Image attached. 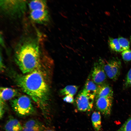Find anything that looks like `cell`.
Returning <instances> with one entry per match:
<instances>
[{"instance_id":"5","label":"cell","mask_w":131,"mask_h":131,"mask_svg":"<svg viewBox=\"0 0 131 131\" xmlns=\"http://www.w3.org/2000/svg\"><path fill=\"white\" fill-rule=\"evenodd\" d=\"M99 61L107 77L114 81L116 80L120 74L121 67L120 61L118 59L113 58L108 61L101 59Z\"/></svg>"},{"instance_id":"25","label":"cell","mask_w":131,"mask_h":131,"mask_svg":"<svg viewBox=\"0 0 131 131\" xmlns=\"http://www.w3.org/2000/svg\"><path fill=\"white\" fill-rule=\"evenodd\" d=\"M22 129L14 128L8 131H22Z\"/></svg>"},{"instance_id":"15","label":"cell","mask_w":131,"mask_h":131,"mask_svg":"<svg viewBox=\"0 0 131 131\" xmlns=\"http://www.w3.org/2000/svg\"><path fill=\"white\" fill-rule=\"evenodd\" d=\"M78 88V86L76 85H68L61 89L60 93L62 95H70L73 96L76 93Z\"/></svg>"},{"instance_id":"12","label":"cell","mask_w":131,"mask_h":131,"mask_svg":"<svg viewBox=\"0 0 131 131\" xmlns=\"http://www.w3.org/2000/svg\"><path fill=\"white\" fill-rule=\"evenodd\" d=\"M98 86L92 80L90 76L87 79L83 90L88 94L96 96Z\"/></svg>"},{"instance_id":"19","label":"cell","mask_w":131,"mask_h":131,"mask_svg":"<svg viewBox=\"0 0 131 131\" xmlns=\"http://www.w3.org/2000/svg\"><path fill=\"white\" fill-rule=\"evenodd\" d=\"M118 39L122 51L129 49L130 43L127 39L123 37H120Z\"/></svg>"},{"instance_id":"23","label":"cell","mask_w":131,"mask_h":131,"mask_svg":"<svg viewBox=\"0 0 131 131\" xmlns=\"http://www.w3.org/2000/svg\"><path fill=\"white\" fill-rule=\"evenodd\" d=\"M5 102L0 101V117L1 119L3 117L5 111Z\"/></svg>"},{"instance_id":"16","label":"cell","mask_w":131,"mask_h":131,"mask_svg":"<svg viewBox=\"0 0 131 131\" xmlns=\"http://www.w3.org/2000/svg\"><path fill=\"white\" fill-rule=\"evenodd\" d=\"M14 128H22V127L17 119L14 118L9 119L7 122L4 127V129L6 131Z\"/></svg>"},{"instance_id":"14","label":"cell","mask_w":131,"mask_h":131,"mask_svg":"<svg viewBox=\"0 0 131 131\" xmlns=\"http://www.w3.org/2000/svg\"><path fill=\"white\" fill-rule=\"evenodd\" d=\"M91 120L93 127L96 131H99L101 128V122L100 113L98 112H94L91 116Z\"/></svg>"},{"instance_id":"20","label":"cell","mask_w":131,"mask_h":131,"mask_svg":"<svg viewBox=\"0 0 131 131\" xmlns=\"http://www.w3.org/2000/svg\"><path fill=\"white\" fill-rule=\"evenodd\" d=\"M116 131H131V116Z\"/></svg>"},{"instance_id":"10","label":"cell","mask_w":131,"mask_h":131,"mask_svg":"<svg viewBox=\"0 0 131 131\" xmlns=\"http://www.w3.org/2000/svg\"><path fill=\"white\" fill-rule=\"evenodd\" d=\"M18 92L16 89L12 88L1 87L0 88V101L5 102L16 96Z\"/></svg>"},{"instance_id":"21","label":"cell","mask_w":131,"mask_h":131,"mask_svg":"<svg viewBox=\"0 0 131 131\" xmlns=\"http://www.w3.org/2000/svg\"><path fill=\"white\" fill-rule=\"evenodd\" d=\"M123 59L127 62L131 61V50L128 49L122 51L121 53Z\"/></svg>"},{"instance_id":"22","label":"cell","mask_w":131,"mask_h":131,"mask_svg":"<svg viewBox=\"0 0 131 131\" xmlns=\"http://www.w3.org/2000/svg\"><path fill=\"white\" fill-rule=\"evenodd\" d=\"M43 127L26 128L22 127V131H43Z\"/></svg>"},{"instance_id":"3","label":"cell","mask_w":131,"mask_h":131,"mask_svg":"<svg viewBox=\"0 0 131 131\" xmlns=\"http://www.w3.org/2000/svg\"><path fill=\"white\" fill-rule=\"evenodd\" d=\"M27 2L24 0H0V9L3 14L15 18L21 16L25 12Z\"/></svg>"},{"instance_id":"9","label":"cell","mask_w":131,"mask_h":131,"mask_svg":"<svg viewBox=\"0 0 131 131\" xmlns=\"http://www.w3.org/2000/svg\"><path fill=\"white\" fill-rule=\"evenodd\" d=\"M30 17L33 21L40 24L46 23L50 19V16L47 9L31 11Z\"/></svg>"},{"instance_id":"13","label":"cell","mask_w":131,"mask_h":131,"mask_svg":"<svg viewBox=\"0 0 131 131\" xmlns=\"http://www.w3.org/2000/svg\"><path fill=\"white\" fill-rule=\"evenodd\" d=\"M29 9L31 11L40 10L46 9L47 4L45 0H33L30 1L28 3Z\"/></svg>"},{"instance_id":"24","label":"cell","mask_w":131,"mask_h":131,"mask_svg":"<svg viewBox=\"0 0 131 131\" xmlns=\"http://www.w3.org/2000/svg\"><path fill=\"white\" fill-rule=\"evenodd\" d=\"M64 101L68 103H72L74 101L73 96L70 95H66L63 98Z\"/></svg>"},{"instance_id":"1","label":"cell","mask_w":131,"mask_h":131,"mask_svg":"<svg viewBox=\"0 0 131 131\" xmlns=\"http://www.w3.org/2000/svg\"><path fill=\"white\" fill-rule=\"evenodd\" d=\"M39 68L25 75L18 76L16 81L45 114L47 110L49 90L45 75Z\"/></svg>"},{"instance_id":"17","label":"cell","mask_w":131,"mask_h":131,"mask_svg":"<svg viewBox=\"0 0 131 131\" xmlns=\"http://www.w3.org/2000/svg\"><path fill=\"white\" fill-rule=\"evenodd\" d=\"M108 41L109 46L113 50L117 52L122 51L118 39L110 38Z\"/></svg>"},{"instance_id":"7","label":"cell","mask_w":131,"mask_h":131,"mask_svg":"<svg viewBox=\"0 0 131 131\" xmlns=\"http://www.w3.org/2000/svg\"><path fill=\"white\" fill-rule=\"evenodd\" d=\"M97 109L104 115H109L111 113L113 102V97H101L96 98Z\"/></svg>"},{"instance_id":"6","label":"cell","mask_w":131,"mask_h":131,"mask_svg":"<svg viewBox=\"0 0 131 131\" xmlns=\"http://www.w3.org/2000/svg\"><path fill=\"white\" fill-rule=\"evenodd\" d=\"M95 97L82 90L79 93L76 98V103L78 109L83 112L91 110L93 106Z\"/></svg>"},{"instance_id":"4","label":"cell","mask_w":131,"mask_h":131,"mask_svg":"<svg viewBox=\"0 0 131 131\" xmlns=\"http://www.w3.org/2000/svg\"><path fill=\"white\" fill-rule=\"evenodd\" d=\"M12 109L18 115L25 116L33 114L35 109L30 98L25 95L22 96L11 100Z\"/></svg>"},{"instance_id":"11","label":"cell","mask_w":131,"mask_h":131,"mask_svg":"<svg viewBox=\"0 0 131 131\" xmlns=\"http://www.w3.org/2000/svg\"><path fill=\"white\" fill-rule=\"evenodd\" d=\"M113 91L108 84L104 83L98 86L96 98L107 97H113Z\"/></svg>"},{"instance_id":"26","label":"cell","mask_w":131,"mask_h":131,"mask_svg":"<svg viewBox=\"0 0 131 131\" xmlns=\"http://www.w3.org/2000/svg\"><path fill=\"white\" fill-rule=\"evenodd\" d=\"M45 131H53L51 130H47Z\"/></svg>"},{"instance_id":"2","label":"cell","mask_w":131,"mask_h":131,"mask_svg":"<svg viewBox=\"0 0 131 131\" xmlns=\"http://www.w3.org/2000/svg\"><path fill=\"white\" fill-rule=\"evenodd\" d=\"M38 41L34 38L26 37L22 39L16 46L15 60L24 74L29 73L40 67L41 54Z\"/></svg>"},{"instance_id":"18","label":"cell","mask_w":131,"mask_h":131,"mask_svg":"<svg viewBox=\"0 0 131 131\" xmlns=\"http://www.w3.org/2000/svg\"><path fill=\"white\" fill-rule=\"evenodd\" d=\"M23 127L26 128L43 127V125L38 121L33 119L28 121L24 124Z\"/></svg>"},{"instance_id":"8","label":"cell","mask_w":131,"mask_h":131,"mask_svg":"<svg viewBox=\"0 0 131 131\" xmlns=\"http://www.w3.org/2000/svg\"><path fill=\"white\" fill-rule=\"evenodd\" d=\"M106 75L103 66L99 61L94 64L91 73L92 80L96 84L100 85L105 83Z\"/></svg>"}]
</instances>
